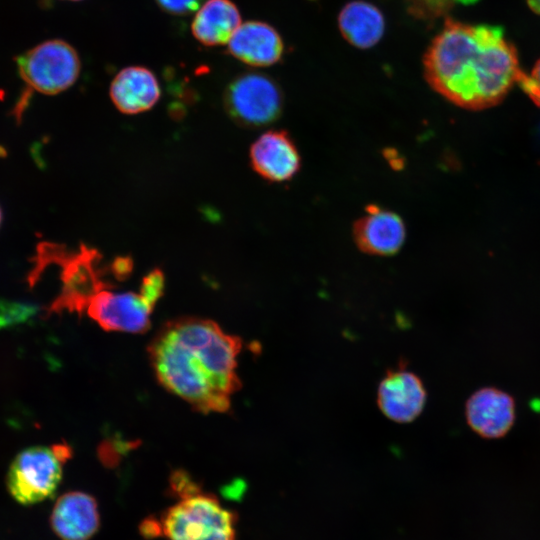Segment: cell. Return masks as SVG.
Masks as SVG:
<instances>
[{"mask_svg": "<svg viewBox=\"0 0 540 540\" xmlns=\"http://www.w3.org/2000/svg\"><path fill=\"white\" fill-rule=\"evenodd\" d=\"M239 337L212 320L181 317L166 322L148 345L158 382L202 413L225 412L241 387L236 372Z\"/></svg>", "mask_w": 540, "mask_h": 540, "instance_id": "1", "label": "cell"}, {"mask_svg": "<svg viewBox=\"0 0 540 540\" xmlns=\"http://www.w3.org/2000/svg\"><path fill=\"white\" fill-rule=\"evenodd\" d=\"M423 65L437 93L470 110L498 104L521 73L517 51L501 27L452 19L431 42Z\"/></svg>", "mask_w": 540, "mask_h": 540, "instance_id": "2", "label": "cell"}, {"mask_svg": "<svg viewBox=\"0 0 540 540\" xmlns=\"http://www.w3.org/2000/svg\"><path fill=\"white\" fill-rule=\"evenodd\" d=\"M160 521L169 540H236L237 514L213 495L200 492L180 499Z\"/></svg>", "mask_w": 540, "mask_h": 540, "instance_id": "3", "label": "cell"}, {"mask_svg": "<svg viewBox=\"0 0 540 540\" xmlns=\"http://www.w3.org/2000/svg\"><path fill=\"white\" fill-rule=\"evenodd\" d=\"M71 456L68 445L35 446L22 450L12 461L6 476L10 495L22 505L42 502L57 490L62 465Z\"/></svg>", "mask_w": 540, "mask_h": 540, "instance_id": "4", "label": "cell"}, {"mask_svg": "<svg viewBox=\"0 0 540 540\" xmlns=\"http://www.w3.org/2000/svg\"><path fill=\"white\" fill-rule=\"evenodd\" d=\"M16 64L21 78L36 91L54 95L74 84L81 61L76 50L63 40H49L20 55Z\"/></svg>", "mask_w": 540, "mask_h": 540, "instance_id": "5", "label": "cell"}, {"mask_svg": "<svg viewBox=\"0 0 540 540\" xmlns=\"http://www.w3.org/2000/svg\"><path fill=\"white\" fill-rule=\"evenodd\" d=\"M282 105L279 86L264 74H240L224 93L228 115L244 127L257 128L272 123L279 117Z\"/></svg>", "mask_w": 540, "mask_h": 540, "instance_id": "6", "label": "cell"}, {"mask_svg": "<svg viewBox=\"0 0 540 540\" xmlns=\"http://www.w3.org/2000/svg\"><path fill=\"white\" fill-rule=\"evenodd\" d=\"M111 289H102L91 297L85 309L87 315L106 331H147L156 303L140 290L136 293L113 292Z\"/></svg>", "mask_w": 540, "mask_h": 540, "instance_id": "7", "label": "cell"}, {"mask_svg": "<svg viewBox=\"0 0 540 540\" xmlns=\"http://www.w3.org/2000/svg\"><path fill=\"white\" fill-rule=\"evenodd\" d=\"M426 390L421 379L405 367L388 370L377 390L381 412L397 423H410L422 412Z\"/></svg>", "mask_w": 540, "mask_h": 540, "instance_id": "8", "label": "cell"}, {"mask_svg": "<svg viewBox=\"0 0 540 540\" xmlns=\"http://www.w3.org/2000/svg\"><path fill=\"white\" fill-rule=\"evenodd\" d=\"M353 236L357 247L364 253L389 256L403 246L406 227L395 212L371 204L355 222Z\"/></svg>", "mask_w": 540, "mask_h": 540, "instance_id": "9", "label": "cell"}, {"mask_svg": "<svg viewBox=\"0 0 540 540\" xmlns=\"http://www.w3.org/2000/svg\"><path fill=\"white\" fill-rule=\"evenodd\" d=\"M252 168L271 182H285L299 171L301 157L286 131L269 130L258 137L250 148Z\"/></svg>", "mask_w": 540, "mask_h": 540, "instance_id": "10", "label": "cell"}, {"mask_svg": "<svg viewBox=\"0 0 540 540\" xmlns=\"http://www.w3.org/2000/svg\"><path fill=\"white\" fill-rule=\"evenodd\" d=\"M465 412L467 423L474 432L495 439L504 436L513 426L515 403L508 393L485 387L469 397Z\"/></svg>", "mask_w": 540, "mask_h": 540, "instance_id": "11", "label": "cell"}, {"mask_svg": "<svg viewBox=\"0 0 540 540\" xmlns=\"http://www.w3.org/2000/svg\"><path fill=\"white\" fill-rule=\"evenodd\" d=\"M50 525L61 540H90L100 527L96 499L81 491L64 493L52 509Z\"/></svg>", "mask_w": 540, "mask_h": 540, "instance_id": "12", "label": "cell"}, {"mask_svg": "<svg viewBox=\"0 0 540 540\" xmlns=\"http://www.w3.org/2000/svg\"><path fill=\"white\" fill-rule=\"evenodd\" d=\"M283 50V42L278 32L261 21L241 24L228 42L230 55L256 67L277 63L282 57Z\"/></svg>", "mask_w": 540, "mask_h": 540, "instance_id": "13", "label": "cell"}, {"mask_svg": "<svg viewBox=\"0 0 540 540\" xmlns=\"http://www.w3.org/2000/svg\"><path fill=\"white\" fill-rule=\"evenodd\" d=\"M110 98L124 114H138L151 109L160 98V86L154 73L146 67L129 66L114 77Z\"/></svg>", "mask_w": 540, "mask_h": 540, "instance_id": "14", "label": "cell"}, {"mask_svg": "<svg viewBox=\"0 0 540 540\" xmlns=\"http://www.w3.org/2000/svg\"><path fill=\"white\" fill-rule=\"evenodd\" d=\"M241 25L237 6L230 0H207L196 12L191 30L205 46L228 43Z\"/></svg>", "mask_w": 540, "mask_h": 540, "instance_id": "15", "label": "cell"}, {"mask_svg": "<svg viewBox=\"0 0 540 540\" xmlns=\"http://www.w3.org/2000/svg\"><path fill=\"white\" fill-rule=\"evenodd\" d=\"M338 24L343 37L361 49L374 46L381 39L385 28L380 10L360 0L349 2L342 8Z\"/></svg>", "mask_w": 540, "mask_h": 540, "instance_id": "16", "label": "cell"}, {"mask_svg": "<svg viewBox=\"0 0 540 540\" xmlns=\"http://www.w3.org/2000/svg\"><path fill=\"white\" fill-rule=\"evenodd\" d=\"M36 313L37 307L28 302L0 299V329L23 325Z\"/></svg>", "mask_w": 540, "mask_h": 540, "instance_id": "17", "label": "cell"}, {"mask_svg": "<svg viewBox=\"0 0 540 540\" xmlns=\"http://www.w3.org/2000/svg\"><path fill=\"white\" fill-rule=\"evenodd\" d=\"M478 0H410L412 11L422 17L442 16L457 5H471Z\"/></svg>", "mask_w": 540, "mask_h": 540, "instance_id": "18", "label": "cell"}, {"mask_svg": "<svg viewBox=\"0 0 540 540\" xmlns=\"http://www.w3.org/2000/svg\"><path fill=\"white\" fill-rule=\"evenodd\" d=\"M517 84L532 102L540 107V59L529 73L521 71Z\"/></svg>", "mask_w": 540, "mask_h": 540, "instance_id": "19", "label": "cell"}, {"mask_svg": "<svg viewBox=\"0 0 540 540\" xmlns=\"http://www.w3.org/2000/svg\"><path fill=\"white\" fill-rule=\"evenodd\" d=\"M172 495L180 499L200 493V488L187 473L176 471L171 475L170 486Z\"/></svg>", "mask_w": 540, "mask_h": 540, "instance_id": "20", "label": "cell"}, {"mask_svg": "<svg viewBox=\"0 0 540 540\" xmlns=\"http://www.w3.org/2000/svg\"><path fill=\"white\" fill-rule=\"evenodd\" d=\"M157 5L165 12L184 16L197 11L203 0H155Z\"/></svg>", "mask_w": 540, "mask_h": 540, "instance_id": "21", "label": "cell"}, {"mask_svg": "<svg viewBox=\"0 0 540 540\" xmlns=\"http://www.w3.org/2000/svg\"><path fill=\"white\" fill-rule=\"evenodd\" d=\"M140 533L148 539L163 535L160 518L148 517L144 519L140 524Z\"/></svg>", "mask_w": 540, "mask_h": 540, "instance_id": "22", "label": "cell"}, {"mask_svg": "<svg viewBox=\"0 0 540 540\" xmlns=\"http://www.w3.org/2000/svg\"><path fill=\"white\" fill-rule=\"evenodd\" d=\"M527 4L534 13L540 15V0H527Z\"/></svg>", "mask_w": 540, "mask_h": 540, "instance_id": "23", "label": "cell"}, {"mask_svg": "<svg viewBox=\"0 0 540 540\" xmlns=\"http://www.w3.org/2000/svg\"><path fill=\"white\" fill-rule=\"evenodd\" d=\"M0 222H1V210H0Z\"/></svg>", "mask_w": 540, "mask_h": 540, "instance_id": "24", "label": "cell"}, {"mask_svg": "<svg viewBox=\"0 0 540 540\" xmlns=\"http://www.w3.org/2000/svg\"><path fill=\"white\" fill-rule=\"evenodd\" d=\"M71 1H79V0H71Z\"/></svg>", "mask_w": 540, "mask_h": 540, "instance_id": "25", "label": "cell"}]
</instances>
